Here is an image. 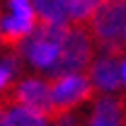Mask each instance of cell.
<instances>
[{"label": "cell", "instance_id": "obj_1", "mask_svg": "<svg viewBox=\"0 0 126 126\" xmlns=\"http://www.w3.org/2000/svg\"><path fill=\"white\" fill-rule=\"evenodd\" d=\"M92 63V32L85 24H73L61 41V51L56 63L48 68L51 78L68 75V73H82Z\"/></svg>", "mask_w": 126, "mask_h": 126}, {"label": "cell", "instance_id": "obj_2", "mask_svg": "<svg viewBox=\"0 0 126 126\" xmlns=\"http://www.w3.org/2000/svg\"><path fill=\"white\" fill-rule=\"evenodd\" d=\"M7 7H10V15L2 19V34H0L2 46L7 51H19L24 39L39 24L36 22L39 15H36L32 0H7Z\"/></svg>", "mask_w": 126, "mask_h": 126}, {"label": "cell", "instance_id": "obj_3", "mask_svg": "<svg viewBox=\"0 0 126 126\" xmlns=\"http://www.w3.org/2000/svg\"><path fill=\"white\" fill-rule=\"evenodd\" d=\"M92 82L85 78L82 73H68V75H56L51 80V94H53V104H56V116L53 121L61 116V114H68V111H75L82 104L92 97ZM51 121V124H53Z\"/></svg>", "mask_w": 126, "mask_h": 126}, {"label": "cell", "instance_id": "obj_4", "mask_svg": "<svg viewBox=\"0 0 126 126\" xmlns=\"http://www.w3.org/2000/svg\"><path fill=\"white\" fill-rule=\"evenodd\" d=\"M87 27H90L92 36L99 41V44L124 36L126 0H104V2L99 5V10L92 15V19L87 22Z\"/></svg>", "mask_w": 126, "mask_h": 126}, {"label": "cell", "instance_id": "obj_5", "mask_svg": "<svg viewBox=\"0 0 126 126\" xmlns=\"http://www.w3.org/2000/svg\"><path fill=\"white\" fill-rule=\"evenodd\" d=\"M12 102L15 104H27L39 114H44L48 121H53L56 116V104H53V94H51V85L44 80H22L12 85Z\"/></svg>", "mask_w": 126, "mask_h": 126}, {"label": "cell", "instance_id": "obj_6", "mask_svg": "<svg viewBox=\"0 0 126 126\" xmlns=\"http://www.w3.org/2000/svg\"><path fill=\"white\" fill-rule=\"evenodd\" d=\"M90 80L97 90L102 92H114L121 85V68H119V58L111 56H102L99 61L92 63L90 68Z\"/></svg>", "mask_w": 126, "mask_h": 126}, {"label": "cell", "instance_id": "obj_7", "mask_svg": "<svg viewBox=\"0 0 126 126\" xmlns=\"http://www.w3.org/2000/svg\"><path fill=\"white\" fill-rule=\"evenodd\" d=\"M124 114H126L124 97L116 99L111 94H104L94 102V109L87 126H124Z\"/></svg>", "mask_w": 126, "mask_h": 126}, {"label": "cell", "instance_id": "obj_8", "mask_svg": "<svg viewBox=\"0 0 126 126\" xmlns=\"http://www.w3.org/2000/svg\"><path fill=\"white\" fill-rule=\"evenodd\" d=\"M19 51L27 53V58H29L32 65H36V68H46V70H48V68L56 63V58H58L61 44H56V41H46V39L27 36Z\"/></svg>", "mask_w": 126, "mask_h": 126}, {"label": "cell", "instance_id": "obj_9", "mask_svg": "<svg viewBox=\"0 0 126 126\" xmlns=\"http://www.w3.org/2000/svg\"><path fill=\"white\" fill-rule=\"evenodd\" d=\"M41 22L63 24L70 19V0H32Z\"/></svg>", "mask_w": 126, "mask_h": 126}, {"label": "cell", "instance_id": "obj_10", "mask_svg": "<svg viewBox=\"0 0 126 126\" xmlns=\"http://www.w3.org/2000/svg\"><path fill=\"white\" fill-rule=\"evenodd\" d=\"M104 0H70V19L75 24H87Z\"/></svg>", "mask_w": 126, "mask_h": 126}, {"label": "cell", "instance_id": "obj_11", "mask_svg": "<svg viewBox=\"0 0 126 126\" xmlns=\"http://www.w3.org/2000/svg\"><path fill=\"white\" fill-rule=\"evenodd\" d=\"M10 78H12V73H10V70H7V68L0 63V92H2L7 85H10Z\"/></svg>", "mask_w": 126, "mask_h": 126}, {"label": "cell", "instance_id": "obj_12", "mask_svg": "<svg viewBox=\"0 0 126 126\" xmlns=\"http://www.w3.org/2000/svg\"><path fill=\"white\" fill-rule=\"evenodd\" d=\"M121 82L126 85V61H124V65H121Z\"/></svg>", "mask_w": 126, "mask_h": 126}, {"label": "cell", "instance_id": "obj_13", "mask_svg": "<svg viewBox=\"0 0 126 126\" xmlns=\"http://www.w3.org/2000/svg\"><path fill=\"white\" fill-rule=\"evenodd\" d=\"M124 39H126V27H124Z\"/></svg>", "mask_w": 126, "mask_h": 126}]
</instances>
